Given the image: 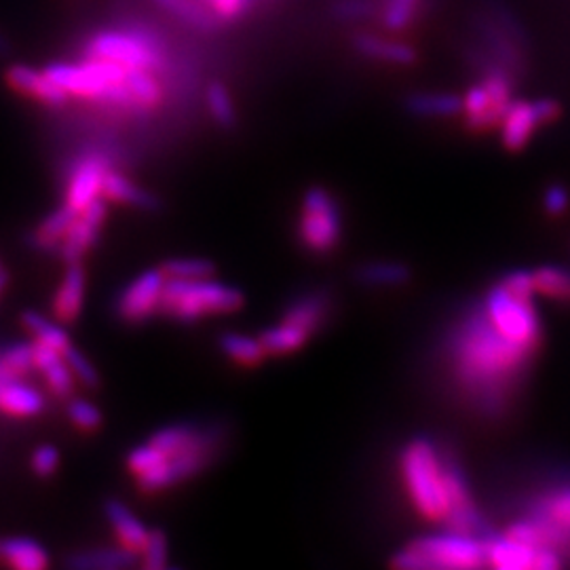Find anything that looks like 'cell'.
<instances>
[{
	"instance_id": "1",
	"label": "cell",
	"mask_w": 570,
	"mask_h": 570,
	"mask_svg": "<svg viewBox=\"0 0 570 570\" xmlns=\"http://www.w3.org/2000/svg\"><path fill=\"white\" fill-rule=\"evenodd\" d=\"M534 357L492 326L480 303L452 326L444 345L452 385L484 416L508 412Z\"/></svg>"
},
{
	"instance_id": "2",
	"label": "cell",
	"mask_w": 570,
	"mask_h": 570,
	"mask_svg": "<svg viewBox=\"0 0 570 570\" xmlns=\"http://www.w3.org/2000/svg\"><path fill=\"white\" fill-rule=\"evenodd\" d=\"M397 465L407 501L423 520L489 537L465 471L438 442L423 435L412 438L400 452Z\"/></svg>"
},
{
	"instance_id": "3",
	"label": "cell",
	"mask_w": 570,
	"mask_h": 570,
	"mask_svg": "<svg viewBox=\"0 0 570 570\" xmlns=\"http://www.w3.org/2000/svg\"><path fill=\"white\" fill-rule=\"evenodd\" d=\"M534 298L537 294L529 268H515L505 273L497 284L490 285L480 305L489 315L492 326L508 336L511 343L539 353L543 341V322Z\"/></svg>"
},
{
	"instance_id": "4",
	"label": "cell",
	"mask_w": 570,
	"mask_h": 570,
	"mask_svg": "<svg viewBox=\"0 0 570 570\" xmlns=\"http://www.w3.org/2000/svg\"><path fill=\"white\" fill-rule=\"evenodd\" d=\"M489 537L444 529L412 539L393 553L391 564L402 570H475L489 567Z\"/></svg>"
},
{
	"instance_id": "5",
	"label": "cell",
	"mask_w": 570,
	"mask_h": 570,
	"mask_svg": "<svg viewBox=\"0 0 570 570\" xmlns=\"http://www.w3.org/2000/svg\"><path fill=\"white\" fill-rule=\"evenodd\" d=\"M503 532L532 546L558 551L567 562L570 553V478L537 490L527 513Z\"/></svg>"
},
{
	"instance_id": "6",
	"label": "cell",
	"mask_w": 570,
	"mask_h": 570,
	"mask_svg": "<svg viewBox=\"0 0 570 570\" xmlns=\"http://www.w3.org/2000/svg\"><path fill=\"white\" fill-rule=\"evenodd\" d=\"M471 32L490 58L508 68L520 81L529 72V37L515 13L501 0H487L484 7L473 13Z\"/></svg>"
},
{
	"instance_id": "7",
	"label": "cell",
	"mask_w": 570,
	"mask_h": 570,
	"mask_svg": "<svg viewBox=\"0 0 570 570\" xmlns=\"http://www.w3.org/2000/svg\"><path fill=\"white\" fill-rule=\"evenodd\" d=\"M82 56L115 61L125 70L144 68L159 75L167 68L164 37L146 28L142 21H129L121 30H100L91 35L82 45Z\"/></svg>"
},
{
	"instance_id": "8",
	"label": "cell",
	"mask_w": 570,
	"mask_h": 570,
	"mask_svg": "<svg viewBox=\"0 0 570 570\" xmlns=\"http://www.w3.org/2000/svg\"><path fill=\"white\" fill-rule=\"evenodd\" d=\"M245 296L242 289L223 284L214 277L205 279H167L161 301V315L195 324L212 315H228L244 308Z\"/></svg>"
},
{
	"instance_id": "9",
	"label": "cell",
	"mask_w": 570,
	"mask_h": 570,
	"mask_svg": "<svg viewBox=\"0 0 570 570\" xmlns=\"http://www.w3.org/2000/svg\"><path fill=\"white\" fill-rule=\"evenodd\" d=\"M298 237L313 254H330L341 244L343 214L336 197L324 186H311L303 195Z\"/></svg>"
},
{
	"instance_id": "10",
	"label": "cell",
	"mask_w": 570,
	"mask_h": 570,
	"mask_svg": "<svg viewBox=\"0 0 570 570\" xmlns=\"http://www.w3.org/2000/svg\"><path fill=\"white\" fill-rule=\"evenodd\" d=\"M562 115V106L553 98H539V100H513L510 110L505 112L503 121L499 125V140L501 146L510 153L524 150L537 131L550 127Z\"/></svg>"
},
{
	"instance_id": "11",
	"label": "cell",
	"mask_w": 570,
	"mask_h": 570,
	"mask_svg": "<svg viewBox=\"0 0 570 570\" xmlns=\"http://www.w3.org/2000/svg\"><path fill=\"white\" fill-rule=\"evenodd\" d=\"M220 438L223 435L218 433V429H212L195 446L167 456L159 468L140 475L138 489L142 492H159V490L169 489L178 482H184V480L202 473L214 461Z\"/></svg>"
},
{
	"instance_id": "12",
	"label": "cell",
	"mask_w": 570,
	"mask_h": 570,
	"mask_svg": "<svg viewBox=\"0 0 570 570\" xmlns=\"http://www.w3.org/2000/svg\"><path fill=\"white\" fill-rule=\"evenodd\" d=\"M489 567L497 570H556L564 567L558 551L539 548L508 532L489 534Z\"/></svg>"
},
{
	"instance_id": "13",
	"label": "cell",
	"mask_w": 570,
	"mask_h": 570,
	"mask_svg": "<svg viewBox=\"0 0 570 570\" xmlns=\"http://www.w3.org/2000/svg\"><path fill=\"white\" fill-rule=\"evenodd\" d=\"M167 277L161 268L144 271L122 287L115 311L125 324H142L161 311Z\"/></svg>"
},
{
	"instance_id": "14",
	"label": "cell",
	"mask_w": 570,
	"mask_h": 570,
	"mask_svg": "<svg viewBox=\"0 0 570 570\" xmlns=\"http://www.w3.org/2000/svg\"><path fill=\"white\" fill-rule=\"evenodd\" d=\"M106 223V199H98L79 212L68 235L60 245L61 261L66 265L81 263L82 256L94 247Z\"/></svg>"
},
{
	"instance_id": "15",
	"label": "cell",
	"mask_w": 570,
	"mask_h": 570,
	"mask_svg": "<svg viewBox=\"0 0 570 570\" xmlns=\"http://www.w3.org/2000/svg\"><path fill=\"white\" fill-rule=\"evenodd\" d=\"M108 161L102 155H87L75 165L68 186H66V204L77 207L79 212L87 205L102 199L104 178L108 174Z\"/></svg>"
},
{
	"instance_id": "16",
	"label": "cell",
	"mask_w": 570,
	"mask_h": 570,
	"mask_svg": "<svg viewBox=\"0 0 570 570\" xmlns=\"http://www.w3.org/2000/svg\"><path fill=\"white\" fill-rule=\"evenodd\" d=\"M4 81H7L11 89H16L18 94H21V96L35 98V100H39L45 106L58 108V106H63L66 100L70 98L61 89L60 85H56L45 75V70L39 72V70H35L30 66H23V63L9 66L7 72H4Z\"/></svg>"
},
{
	"instance_id": "17",
	"label": "cell",
	"mask_w": 570,
	"mask_h": 570,
	"mask_svg": "<svg viewBox=\"0 0 570 570\" xmlns=\"http://www.w3.org/2000/svg\"><path fill=\"white\" fill-rule=\"evenodd\" d=\"M351 47L366 60L385 61L393 66H414L419 61V51L412 45L385 39L374 32H355L351 37Z\"/></svg>"
},
{
	"instance_id": "18",
	"label": "cell",
	"mask_w": 570,
	"mask_h": 570,
	"mask_svg": "<svg viewBox=\"0 0 570 570\" xmlns=\"http://www.w3.org/2000/svg\"><path fill=\"white\" fill-rule=\"evenodd\" d=\"M85 268L81 263L66 265L60 287L53 296V315L60 324H75L85 303Z\"/></svg>"
},
{
	"instance_id": "19",
	"label": "cell",
	"mask_w": 570,
	"mask_h": 570,
	"mask_svg": "<svg viewBox=\"0 0 570 570\" xmlns=\"http://www.w3.org/2000/svg\"><path fill=\"white\" fill-rule=\"evenodd\" d=\"M45 407V397L39 389L26 385L18 376H9L0 372V410L20 416V419H30L41 414Z\"/></svg>"
},
{
	"instance_id": "20",
	"label": "cell",
	"mask_w": 570,
	"mask_h": 570,
	"mask_svg": "<svg viewBox=\"0 0 570 570\" xmlns=\"http://www.w3.org/2000/svg\"><path fill=\"white\" fill-rule=\"evenodd\" d=\"M136 564H140V553L122 546L75 551L66 558V567L72 570H125Z\"/></svg>"
},
{
	"instance_id": "21",
	"label": "cell",
	"mask_w": 570,
	"mask_h": 570,
	"mask_svg": "<svg viewBox=\"0 0 570 570\" xmlns=\"http://www.w3.org/2000/svg\"><path fill=\"white\" fill-rule=\"evenodd\" d=\"M35 370L41 374L58 397H70L77 387V379L72 376L70 367L63 360V353L51 348V346L35 343Z\"/></svg>"
},
{
	"instance_id": "22",
	"label": "cell",
	"mask_w": 570,
	"mask_h": 570,
	"mask_svg": "<svg viewBox=\"0 0 570 570\" xmlns=\"http://www.w3.org/2000/svg\"><path fill=\"white\" fill-rule=\"evenodd\" d=\"M104 513H106V520L110 522V527L119 539V546L140 553L146 539H148V532H150L144 527L142 520L117 499L106 501Z\"/></svg>"
},
{
	"instance_id": "23",
	"label": "cell",
	"mask_w": 570,
	"mask_h": 570,
	"mask_svg": "<svg viewBox=\"0 0 570 570\" xmlns=\"http://www.w3.org/2000/svg\"><path fill=\"white\" fill-rule=\"evenodd\" d=\"M406 108L419 119H454L461 117L463 96L450 91H414L406 98Z\"/></svg>"
},
{
	"instance_id": "24",
	"label": "cell",
	"mask_w": 570,
	"mask_h": 570,
	"mask_svg": "<svg viewBox=\"0 0 570 570\" xmlns=\"http://www.w3.org/2000/svg\"><path fill=\"white\" fill-rule=\"evenodd\" d=\"M0 562L18 570H42L49 567V553L35 539H0Z\"/></svg>"
},
{
	"instance_id": "25",
	"label": "cell",
	"mask_w": 570,
	"mask_h": 570,
	"mask_svg": "<svg viewBox=\"0 0 570 570\" xmlns=\"http://www.w3.org/2000/svg\"><path fill=\"white\" fill-rule=\"evenodd\" d=\"M537 298L553 305L570 306V266L543 265L530 271Z\"/></svg>"
},
{
	"instance_id": "26",
	"label": "cell",
	"mask_w": 570,
	"mask_h": 570,
	"mask_svg": "<svg viewBox=\"0 0 570 570\" xmlns=\"http://www.w3.org/2000/svg\"><path fill=\"white\" fill-rule=\"evenodd\" d=\"M102 199L115 202V204L131 205L138 209H148V212H155L161 205L153 193L144 190L142 186L127 180L122 174L112 171V169H108V174L104 178Z\"/></svg>"
},
{
	"instance_id": "27",
	"label": "cell",
	"mask_w": 570,
	"mask_h": 570,
	"mask_svg": "<svg viewBox=\"0 0 570 570\" xmlns=\"http://www.w3.org/2000/svg\"><path fill=\"white\" fill-rule=\"evenodd\" d=\"M412 277V271L406 263L400 261H370L355 268V282L364 287H402Z\"/></svg>"
},
{
	"instance_id": "28",
	"label": "cell",
	"mask_w": 570,
	"mask_h": 570,
	"mask_svg": "<svg viewBox=\"0 0 570 570\" xmlns=\"http://www.w3.org/2000/svg\"><path fill=\"white\" fill-rule=\"evenodd\" d=\"M330 308H332V298L326 292H308L285 308L282 320L306 327L315 334L320 327L324 326Z\"/></svg>"
},
{
	"instance_id": "29",
	"label": "cell",
	"mask_w": 570,
	"mask_h": 570,
	"mask_svg": "<svg viewBox=\"0 0 570 570\" xmlns=\"http://www.w3.org/2000/svg\"><path fill=\"white\" fill-rule=\"evenodd\" d=\"M159 9L174 16L176 20L184 21L186 26L199 30V32H216L220 28V18L202 0H153Z\"/></svg>"
},
{
	"instance_id": "30",
	"label": "cell",
	"mask_w": 570,
	"mask_h": 570,
	"mask_svg": "<svg viewBox=\"0 0 570 570\" xmlns=\"http://www.w3.org/2000/svg\"><path fill=\"white\" fill-rule=\"evenodd\" d=\"M311 336H313L311 330L285 322V320L275 326L266 327L258 334L261 343L265 345L266 355H275V357L292 355V353L301 351L308 343Z\"/></svg>"
},
{
	"instance_id": "31",
	"label": "cell",
	"mask_w": 570,
	"mask_h": 570,
	"mask_svg": "<svg viewBox=\"0 0 570 570\" xmlns=\"http://www.w3.org/2000/svg\"><path fill=\"white\" fill-rule=\"evenodd\" d=\"M77 216H79L77 207H72L70 204L60 205L47 218H42L41 225L37 226V230L32 235V245L37 249H45V252L60 249L61 242L68 235L72 223L77 220Z\"/></svg>"
},
{
	"instance_id": "32",
	"label": "cell",
	"mask_w": 570,
	"mask_h": 570,
	"mask_svg": "<svg viewBox=\"0 0 570 570\" xmlns=\"http://www.w3.org/2000/svg\"><path fill=\"white\" fill-rule=\"evenodd\" d=\"M218 346L230 362L239 366H261L265 362L266 348L258 336H247L242 332H225L218 341Z\"/></svg>"
},
{
	"instance_id": "33",
	"label": "cell",
	"mask_w": 570,
	"mask_h": 570,
	"mask_svg": "<svg viewBox=\"0 0 570 570\" xmlns=\"http://www.w3.org/2000/svg\"><path fill=\"white\" fill-rule=\"evenodd\" d=\"M428 13V0H383L379 21L391 32H404Z\"/></svg>"
},
{
	"instance_id": "34",
	"label": "cell",
	"mask_w": 570,
	"mask_h": 570,
	"mask_svg": "<svg viewBox=\"0 0 570 570\" xmlns=\"http://www.w3.org/2000/svg\"><path fill=\"white\" fill-rule=\"evenodd\" d=\"M125 82L134 96L140 110H153L159 104L164 102V85L157 79V72L144 70V68H134L127 70Z\"/></svg>"
},
{
	"instance_id": "35",
	"label": "cell",
	"mask_w": 570,
	"mask_h": 570,
	"mask_svg": "<svg viewBox=\"0 0 570 570\" xmlns=\"http://www.w3.org/2000/svg\"><path fill=\"white\" fill-rule=\"evenodd\" d=\"M21 324L32 334L35 343H39V345L51 346L60 353L70 346V338H68L66 330L60 326V322L56 324L37 311H26L21 315Z\"/></svg>"
},
{
	"instance_id": "36",
	"label": "cell",
	"mask_w": 570,
	"mask_h": 570,
	"mask_svg": "<svg viewBox=\"0 0 570 570\" xmlns=\"http://www.w3.org/2000/svg\"><path fill=\"white\" fill-rule=\"evenodd\" d=\"M205 104H207L212 119L220 127H225V129L235 127L237 110H235V104H233L230 91L226 89V85L220 81L209 82L205 89Z\"/></svg>"
},
{
	"instance_id": "37",
	"label": "cell",
	"mask_w": 570,
	"mask_h": 570,
	"mask_svg": "<svg viewBox=\"0 0 570 570\" xmlns=\"http://www.w3.org/2000/svg\"><path fill=\"white\" fill-rule=\"evenodd\" d=\"M383 0H334L330 11L334 20L343 23L366 21L370 18H379Z\"/></svg>"
},
{
	"instance_id": "38",
	"label": "cell",
	"mask_w": 570,
	"mask_h": 570,
	"mask_svg": "<svg viewBox=\"0 0 570 570\" xmlns=\"http://www.w3.org/2000/svg\"><path fill=\"white\" fill-rule=\"evenodd\" d=\"M167 279H205L214 277V263L205 258H169L159 266Z\"/></svg>"
},
{
	"instance_id": "39",
	"label": "cell",
	"mask_w": 570,
	"mask_h": 570,
	"mask_svg": "<svg viewBox=\"0 0 570 570\" xmlns=\"http://www.w3.org/2000/svg\"><path fill=\"white\" fill-rule=\"evenodd\" d=\"M35 370V343H18L0 353V372L23 379Z\"/></svg>"
},
{
	"instance_id": "40",
	"label": "cell",
	"mask_w": 570,
	"mask_h": 570,
	"mask_svg": "<svg viewBox=\"0 0 570 570\" xmlns=\"http://www.w3.org/2000/svg\"><path fill=\"white\" fill-rule=\"evenodd\" d=\"M167 556H169L167 534L164 530H150L142 551H140V567L146 570L167 569Z\"/></svg>"
},
{
	"instance_id": "41",
	"label": "cell",
	"mask_w": 570,
	"mask_h": 570,
	"mask_svg": "<svg viewBox=\"0 0 570 570\" xmlns=\"http://www.w3.org/2000/svg\"><path fill=\"white\" fill-rule=\"evenodd\" d=\"M63 360H66V364L70 367V372H72V376L85 385V387H98L100 385V374H98V367L94 366L91 362H89V357L81 353L79 348H75V346L70 345L66 351H63Z\"/></svg>"
},
{
	"instance_id": "42",
	"label": "cell",
	"mask_w": 570,
	"mask_h": 570,
	"mask_svg": "<svg viewBox=\"0 0 570 570\" xmlns=\"http://www.w3.org/2000/svg\"><path fill=\"white\" fill-rule=\"evenodd\" d=\"M68 419L75 428L82 429V431H96L102 425V410L96 404H91L89 400L75 397L68 404Z\"/></svg>"
},
{
	"instance_id": "43",
	"label": "cell",
	"mask_w": 570,
	"mask_h": 570,
	"mask_svg": "<svg viewBox=\"0 0 570 570\" xmlns=\"http://www.w3.org/2000/svg\"><path fill=\"white\" fill-rule=\"evenodd\" d=\"M541 205L551 218H562L570 209L569 188L564 184H550L541 195Z\"/></svg>"
},
{
	"instance_id": "44",
	"label": "cell",
	"mask_w": 570,
	"mask_h": 570,
	"mask_svg": "<svg viewBox=\"0 0 570 570\" xmlns=\"http://www.w3.org/2000/svg\"><path fill=\"white\" fill-rule=\"evenodd\" d=\"M30 465H32V471L37 475H41V478L53 475L58 468H60V450L51 446V444H42V446L32 452Z\"/></svg>"
},
{
	"instance_id": "45",
	"label": "cell",
	"mask_w": 570,
	"mask_h": 570,
	"mask_svg": "<svg viewBox=\"0 0 570 570\" xmlns=\"http://www.w3.org/2000/svg\"><path fill=\"white\" fill-rule=\"evenodd\" d=\"M11 51V42L0 32V56H7Z\"/></svg>"
},
{
	"instance_id": "46",
	"label": "cell",
	"mask_w": 570,
	"mask_h": 570,
	"mask_svg": "<svg viewBox=\"0 0 570 570\" xmlns=\"http://www.w3.org/2000/svg\"><path fill=\"white\" fill-rule=\"evenodd\" d=\"M7 282H9V277H7V273H2V275H0V294L4 292V287H7Z\"/></svg>"
},
{
	"instance_id": "47",
	"label": "cell",
	"mask_w": 570,
	"mask_h": 570,
	"mask_svg": "<svg viewBox=\"0 0 570 570\" xmlns=\"http://www.w3.org/2000/svg\"><path fill=\"white\" fill-rule=\"evenodd\" d=\"M2 273H4V271H2V266H0V275H2Z\"/></svg>"
}]
</instances>
